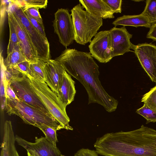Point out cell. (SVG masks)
Listing matches in <instances>:
<instances>
[{
	"label": "cell",
	"instance_id": "603a6c76",
	"mask_svg": "<svg viewBox=\"0 0 156 156\" xmlns=\"http://www.w3.org/2000/svg\"><path fill=\"white\" fill-rule=\"evenodd\" d=\"M141 101L156 112V85L143 96Z\"/></svg>",
	"mask_w": 156,
	"mask_h": 156
},
{
	"label": "cell",
	"instance_id": "484cf974",
	"mask_svg": "<svg viewBox=\"0 0 156 156\" xmlns=\"http://www.w3.org/2000/svg\"><path fill=\"white\" fill-rule=\"evenodd\" d=\"M136 112L144 118L148 122H156V112L144 104L137 109Z\"/></svg>",
	"mask_w": 156,
	"mask_h": 156
},
{
	"label": "cell",
	"instance_id": "5b68a950",
	"mask_svg": "<svg viewBox=\"0 0 156 156\" xmlns=\"http://www.w3.org/2000/svg\"><path fill=\"white\" fill-rule=\"evenodd\" d=\"M71 12L75 41L83 45L90 43L103 25L102 19L96 17L84 10L80 3L74 7Z\"/></svg>",
	"mask_w": 156,
	"mask_h": 156
},
{
	"label": "cell",
	"instance_id": "7a4b0ae2",
	"mask_svg": "<svg viewBox=\"0 0 156 156\" xmlns=\"http://www.w3.org/2000/svg\"><path fill=\"white\" fill-rule=\"evenodd\" d=\"M94 147L104 156H156V130L142 125L133 131L106 133Z\"/></svg>",
	"mask_w": 156,
	"mask_h": 156
},
{
	"label": "cell",
	"instance_id": "9c48e42d",
	"mask_svg": "<svg viewBox=\"0 0 156 156\" xmlns=\"http://www.w3.org/2000/svg\"><path fill=\"white\" fill-rule=\"evenodd\" d=\"M132 49L152 82H156V46L151 43L133 44Z\"/></svg>",
	"mask_w": 156,
	"mask_h": 156
},
{
	"label": "cell",
	"instance_id": "f1b7e54d",
	"mask_svg": "<svg viewBox=\"0 0 156 156\" xmlns=\"http://www.w3.org/2000/svg\"><path fill=\"white\" fill-rule=\"evenodd\" d=\"M28 20L33 26L44 36L46 37L43 24H41L32 18L27 13H25Z\"/></svg>",
	"mask_w": 156,
	"mask_h": 156
},
{
	"label": "cell",
	"instance_id": "cb8c5ba5",
	"mask_svg": "<svg viewBox=\"0 0 156 156\" xmlns=\"http://www.w3.org/2000/svg\"><path fill=\"white\" fill-rule=\"evenodd\" d=\"M43 133L45 137L55 146H56V143L58 140L57 137L56 131L57 129L45 125H42L38 127Z\"/></svg>",
	"mask_w": 156,
	"mask_h": 156
},
{
	"label": "cell",
	"instance_id": "8fae6325",
	"mask_svg": "<svg viewBox=\"0 0 156 156\" xmlns=\"http://www.w3.org/2000/svg\"><path fill=\"white\" fill-rule=\"evenodd\" d=\"M88 47L93 57L102 63L109 62L111 57L110 30L98 33L90 43Z\"/></svg>",
	"mask_w": 156,
	"mask_h": 156
},
{
	"label": "cell",
	"instance_id": "52a82bcc",
	"mask_svg": "<svg viewBox=\"0 0 156 156\" xmlns=\"http://www.w3.org/2000/svg\"><path fill=\"white\" fill-rule=\"evenodd\" d=\"M9 83L19 100L49 112L40 100L27 75L22 74L21 76L13 79Z\"/></svg>",
	"mask_w": 156,
	"mask_h": 156
},
{
	"label": "cell",
	"instance_id": "4dcf8cb0",
	"mask_svg": "<svg viewBox=\"0 0 156 156\" xmlns=\"http://www.w3.org/2000/svg\"><path fill=\"white\" fill-rule=\"evenodd\" d=\"M30 63L26 60L18 64L16 66L21 74L30 75Z\"/></svg>",
	"mask_w": 156,
	"mask_h": 156
},
{
	"label": "cell",
	"instance_id": "ffe728a7",
	"mask_svg": "<svg viewBox=\"0 0 156 156\" xmlns=\"http://www.w3.org/2000/svg\"><path fill=\"white\" fill-rule=\"evenodd\" d=\"M13 1L22 7L24 12L28 9L32 7H36L39 9L45 8L48 3L47 0H23Z\"/></svg>",
	"mask_w": 156,
	"mask_h": 156
},
{
	"label": "cell",
	"instance_id": "4316f807",
	"mask_svg": "<svg viewBox=\"0 0 156 156\" xmlns=\"http://www.w3.org/2000/svg\"><path fill=\"white\" fill-rule=\"evenodd\" d=\"M114 13L122 12V0H104Z\"/></svg>",
	"mask_w": 156,
	"mask_h": 156
},
{
	"label": "cell",
	"instance_id": "d6986e66",
	"mask_svg": "<svg viewBox=\"0 0 156 156\" xmlns=\"http://www.w3.org/2000/svg\"><path fill=\"white\" fill-rule=\"evenodd\" d=\"M45 62L38 59L34 63H30V75L34 79L42 82L46 81L44 66Z\"/></svg>",
	"mask_w": 156,
	"mask_h": 156
},
{
	"label": "cell",
	"instance_id": "836d02e7",
	"mask_svg": "<svg viewBox=\"0 0 156 156\" xmlns=\"http://www.w3.org/2000/svg\"><path fill=\"white\" fill-rule=\"evenodd\" d=\"M27 156H39L36 153L34 152H27Z\"/></svg>",
	"mask_w": 156,
	"mask_h": 156
},
{
	"label": "cell",
	"instance_id": "f546056e",
	"mask_svg": "<svg viewBox=\"0 0 156 156\" xmlns=\"http://www.w3.org/2000/svg\"><path fill=\"white\" fill-rule=\"evenodd\" d=\"M39 9L36 7H32L28 9L25 12L28 14L41 24H43L42 19L39 11Z\"/></svg>",
	"mask_w": 156,
	"mask_h": 156
},
{
	"label": "cell",
	"instance_id": "30bf717a",
	"mask_svg": "<svg viewBox=\"0 0 156 156\" xmlns=\"http://www.w3.org/2000/svg\"><path fill=\"white\" fill-rule=\"evenodd\" d=\"M6 11L8 18L11 20L16 29L19 45L24 56L30 63L36 62L38 59L37 52L28 34L18 19L8 7Z\"/></svg>",
	"mask_w": 156,
	"mask_h": 156
},
{
	"label": "cell",
	"instance_id": "4fadbf2b",
	"mask_svg": "<svg viewBox=\"0 0 156 156\" xmlns=\"http://www.w3.org/2000/svg\"><path fill=\"white\" fill-rule=\"evenodd\" d=\"M35 142H29L19 136H15L16 141L29 152H34L39 156H61L59 149L44 137H35Z\"/></svg>",
	"mask_w": 156,
	"mask_h": 156
},
{
	"label": "cell",
	"instance_id": "e575fe53",
	"mask_svg": "<svg viewBox=\"0 0 156 156\" xmlns=\"http://www.w3.org/2000/svg\"><path fill=\"white\" fill-rule=\"evenodd\" d=\"M64 156V155H63L62 154V156Z\"/></svg>",
	"mask_w": 156,
	"mask_h": 156
},
{
	"label": "cell",
	"instance_id": "ac0fdd59",
	"mask_svg": "<svg viewBox=\"0 0 156 156\" xmlns=\"http://www.w3.org/2000/svg\"><path fill=\"white\" fill-rule=\"evenodd\" d=\"M1 60L5 68L16 66L19 63L27 60L19 44L16 46L11 53L7 55V57L5 59H3L1 54Z\"/></svg>",
	"mask_w": 156,
	"mask_h": 156
},
{
	"label": "cell",
	"instance_id": "d6a6232c",
	"mask_svg": "<svg viewBox=\"0 0 156 156\" xmlns=\"http://www.w3.org/2000/svg\"><path fill=\"white\" fill-rule=\"evenodd\" d=\"M146 37L156 41V23L153 24L150 28Z\"/></svg>",
	"mask_w": 156,
	"mask_h": 156
},
{
	"label": "cell",
	"instance_id": "1f68e13d",
	"mask_svg": "<svg viewBox=\"0 0 156 156\" xmlns=\"http://www.w3.org/2000/svg\"><path fill=\"white\" fill-rule=\"evenodd\" d=\"M74 156H99L96 151L88 149L82 148L78 150Z\"/></svg>",
	"mask_w": 156,
	"mask_h": 156
},
{
	"label": "cell",
	"instance_id": "5bb4252c",
	"mask_svg": "<svg viewBox=\"0 0 156 156\" xmlns=\"http://www.w3.org/2000/svg\"><path fill=\"white\" fill-rule=\"evenodd\" d=\"M44 70L45 82L50 89L57 94L59 85L66 71L61 63L51 59L45 62Z\"/></svg>",
	"mask_w": 156,
	"mask_h": 156
},
{
	"label": "cell",
	"instance_id": "9a60e30c",
	"mask_svg": "<svg viewBox=\"0 0 156 156\" xmlns=\"http://www.w3.org/2000/svg\"><path fill=\"white\" fill-rule=\"evenodd\" d=\"M83 8L92 15L102 19H112L114 13L104 0H79Z\"/></svg>",
	"mask_w": 156,
	"mask_h": 156
},
{
	"label": "cell",
	"instance_id": "44dd1931",
	"mask_svg": "<svg viewBox=\"0 0 156 156\" xmlns=\"http://www.w3.org/2000/svg\"><path fill=\"white\" fill-rule=\"evenodd\" d=\"M142 13L153 24L156 23V0H147Z\"/></svg>",
	"mask_w": 156,
	"mask_h": 156
},
{
	"label": "cell",
	"instance_id": "3957f363",
	"mask_svg": "<svg viewBox=\"0 0 156 156\" xmlns=\"http://www.w3.org/2000/svg\"><path fill=\"white\" fill-rule=\"evenodd\" d=\"M5 99V108L9 115H15L20 117L26 124L38 127L45 125L62 129L55 118L48 112L45 111L18 100Z\"/></svg>",
	"mask_w": 156,
	"mask_h": 156
},
{
	"label": "cell",
	"instance_id": "6da1fadb",
	"mask_svg": "<svg viewBox=\"0 0 156 156\" xmlns=\"http://www.w3.org/2000/svg\"><path fill=\"white\" fill-rule=\"evenodd\" d=\"M55 60L84 87L88 95V104H99L108 112L116 110L118 101L110 95L102 86L99 78V66L90 52L66 48Z\"/></svg>",
	"mask_w": 156,
	"mask_h": 156
},
{
	"label": "cell",
	"instance_id": "ba28073f",
	"mask_svg": "<svg viewBox=\"0 0 156 156\" xmlns=\"http://www.w3.org/2000/svg\"><path fill=\"white\" fill-rule=\"evenodd\" d=\"M55 33L59 41L66 48L75 40V34L72 16L67 9H58L55 13L53 21Z\"/></svg>",
	"mask_w": 156,
	"mask_h": 156
},
{
	"label": "cell",
	"instance_id": "7402d4cb",
	"mask_svg": "<svg viewBox=\"0 0 156 156\" xmlns=\"http://www.w3.org/2000/svg\"><path fill=\"white\" fill-rule=\"evenodd\" d=\"M9 28L10 36L9 44L7 47V53H11L14 48L18 44V39L16 29L10 19L8 18Z\"/></svg>",
	"mask_w": 156,
	"mask_h": 156
},
{
	"label": "cell",
	"instance_id": "277c9868",
	"mask_svg": "<svg viewBox=\"0 0 156 156\" xmlns=\"http://www.w3.org/2000/svg\"><path fill=\"white\" fill-rule=\"evenodd\" d=\"M26 75L30 79L41 101L62 129L73 130V128L69 125L70 119L66 112V106L62 101L57 94L50 89L45 82L38 80L29 75Z\"/></svg>",
	"mask_w": 156,
	"mask_h": 156
},
{
	"label": "cell",
	"instance_id": "7c38bea8",
	"mask_svg": "<svg viewBox=\"0 0 156 156\" xmlns=\"http://www.w3.org/2000/svg\"><path fill=\"white\" fill-rule=\"evenodd\" d=\"M111 55L113 57L122 55L131 51L133 44L130 41L132 35L127 30L125 27H114L110 30Z\"/></svg>",
	"mask_w": 156,
	"mask_h": 156
},
{
	"label": "cell",
	"instance_id": "83f0119b",
	"mask_svg": "<svg viewBox=\"0 0 156 156\" xmlns=\"http://www.w3.org/2000/svg\"><path fill=\"white\" fill-rule=\"evenodd\" d=\"M3 83L5 99L19 100L12 88L10 86L9 84L6 82L4 81H3Z\"/></svg>",
	"mask_w": 156,
	"mask_h": 156
},
{
	"label": "cell",
	"instance_id": "d4e9b609",
	"mask_svg": "<svg viewBox=\"0 0 156 156\" xmlns=\"http://www.w3.org/2000/svg\"><path fill=\"white\" fill-rule=\"evenodd\" d=\"M1 61L3 69V81L9 83L12 80L20 76L21 73L16 66L5 68Z\"/></svg>",
	"mask_w": 156,
	"mask_h": 156
},
{
	"label": "cell",
	"instance_id": "e0dca14e",
	"mask_svg": "<svg viewBox=\"0 0 156 156\" xmlns=\"http://www.w3.org/2000/svg\"><path fill=\"white\" fill-rule=\"evenodd\" d=\"M115 27L118 25L150 28L153 24L142 13L137 15H126L118 17L112 23Z\"/></svg>",
	"mask_w": 156,
	"mask_h": 156
},
{
	"label": "cell",
	"instance_id": "8992f818",
	"mask_svg": "<svg viewBox=\"0 0 156 156\" xmlns=\"http://www.w3.org/2000/svg\"><path fill=\"white\" fill-rule=\"evenodd\" d=\"M8 7L18 19L28 34L37 52V58L45 62L51 59L49 42L32 25L23 9L13 0Z\"/></svg>",
	"mask_w": 156,
	"mask_h": 156
},
{
	"label": "cell",
	"instance_id": "2e32d148",
	"mask_svg": "<svg viewBox=\"0 0 156 156\" xmlns=\"http://www.w3.org/2000/svg\"><path fill=\"white\" fill-rule=\"evenodd\" d=\"M75 83L71 76L65 72L59 85L57 95L66 106L74 100L76 93Z\"/></svg>",
	"mask_w": 156,
	"mask_h": 156
}]
</instances>
